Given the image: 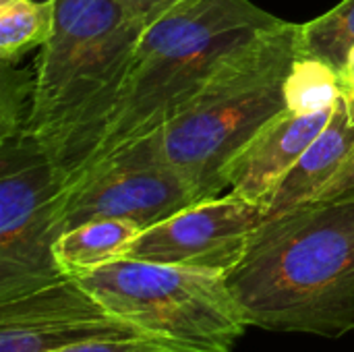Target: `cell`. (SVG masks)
<instances>
[{"mask_svg":"<svg viewBox=\"0 0 354 352\" xmlns=\"http://www.w3.org/2000/svg\"><path fill=\"white\" fill-rule=\"evenodd\" d=\"M197 201H203V195L168 166L116 164L58 193L54 228L60 237L83 222L116 218L145 230Z\"/></svg>","mask_w":354,"mask_h":352,"instance_id":"8","label":"cell"},{"mask_svg":"<svg viewBox=\"0 0 354 352\" xmlns=\"http://www.w3.org/2000/svg\"><path fill=\"white\" fill-rule=\"evenodd\" d=\"M280 23L251 0H191L149 23L97 149L60 191L170 122L232 50Z\"/></svg>","mask_w":354,"mask_h":352,"instance_id":"4","label":"cell"},{"mask_svg":"<svg viewBox=\"0 0 354 352\" xmlns=\"http://www.w3.org/2000/svg\"><path fill=\"white\" fill-rule=\"evenodd\" d=\"M124 2L135 15H139L145 21V25H149V23L158 21L160 17H164L168 10H172L185 2H191V0H124Z\"/></svg>","mask_w":354,"mask_h":352,"instance_id":"20","label":"cell"},{"mask_svg":"<svg viewBox=\"0 0 354 352\" xmlns=\"http://www.w3.org/2000/svg\"><path fill=\"white\" fill-rule=\"evenodd\" d=\"M4 2H10V0H0V4H4Z\"/></svg>","mask_w":354,"mask_h":352,"instance_id":"22","label":"cell"},{"mask_svg":"<svg viewBox=\"0 0 354 352\" xmlns=\"http://www.w3.org/2000/svg\"><path fill=\"white\" fill-rule=\"evenodd\" d=\"M334 110L319 114H295L284 110L272 118L230 162L226 170L230 193L263 205L311 141L326 129Z\"/></svg>","mask_w":354,"mask_h":352,"instance_id":"9","label":"cell"},{"mask_svg":"<svg viewBox=\"0 0 354 352\" xmlns=\"http://www.w3.org/2000/svg\"><path fill=\"white\" fill-rule=\"evenodd\" d=\"M226 282L253 328L322 338L354 332V199L268 220Z\"/></svg>","mask_w":354,"mask_h":352,"instance_id":"2","label":"cell"},{"mask_svg":"<svg viewBox=\"0 0 354 352\" xmlns=\"http://www.w3.org/2000/svg\"><path fill=\"white\" fill-rule=\"evenodd\" d=\"M56 21V0H10L0 4V58L17 62L25 52L44 46Z\"/></svg>","mask_w":354,"mask_h":352,"instance_id":"15","label":"cell"},{"mask_svg":"<svg viewBox=\"0 0 354 352\" xmlns=\"http://www.w3.org/2000/svg\"><path fill=\"white\" fill-rule=\"evenodd\" d=\"M145 27L124 0H56L23 131L50 158L60 189L97 149Z\"/></svg>","mask_w":354,"mask_h":352,"instance_id":"1","label":"cell"},{"mask_svg":"<svg viewBox=\"0 0 354 352\" xmlns=\"http://www.w3.org/2000/svg\"><path fill=\"white\" fill-rule=\"evenodd\" d=\"M71 278L110 315L178 352H232L249 328L220 272L120 257Z\"/></svg>","mask_w":354,"mask_h":352,"instance_id":"5","label":"cell"},{"mask_svg":"<svg viewBox=\"0 0 354 352\" xmlns=\"http://www.w3.org/2000/svg\"><path fill=\"white\" fill-rule=\"evenodd\" d=\"M75 278L66 276L35 293L0 303V330L23 332L56 326L114 322Z\"/></svg>","mask_w":354,"mask_h":352,"instance_id":"11","label":"cell"},{"mask_svg":"<svg viewBox=\"0 0 354 352\" xmlns=\"http://www.w3.org/2000/svg\"><path fill=\"white\" fill-rule=\"evenodd\" d=\"M338 199H354V154L342 166V170L317 193L313 201L326 203V201H338Z\"/></svg>","mask_w":354,"mask_h":352,"instance_id":"19","label":"cell"},{"mask_svg":"<svg viewBox=\"0 0 354 352\" xmlns=\"http://www.w3.org/2000/svg\"><path fill=\"white\" fill-rule=\"evenodd\" d=\"M268 220L261 203L218 195L141 230L120 257L228 274Z\"/></svg>","mask_w":354,"mask_h":352,"instance_id":"7","label":"cell"},{"mask_svg":"<svg viewBox=\"0 0 354 352\" xmlns=\"http://www.w3.org/2000/svg\"><path fill=\"white\" fill-rule=\"evenodd\" d=\"M353 154L354 122L342 100L326 129L311 141L299 162L263 203L268 218L272 220L311 203L317 193L342 170Z\"/></svg>","mask_w":354,"mask_h":352,"instance_id":"10","label":"cell"},{"mask_svg":"<svg viewBox=\"0 0 354 352\" xmlns=\"http://www.w3.org/2000/svg\"><path fill=\"white\" fill-rule=\"evenodd\" d=\"M141 232L129 220L100 218L62 232L54 243V257L66 276H79L120 259L127 245Z\"/></svg>","mask_w":354,"mask_h":352,"instance_id":"12","label":"cell"},{"mask_svg":"<svg viewBox=\"0 0 354 352\" xmlns=\"http://www.w3.org/2000/svg\"><path fill=\"white\" fill-rule=\"evenodd\" d=\"M299 58H315L342 73L354 48V0H342L317 19L299 25Z\"/></svg>","mask_w":354,"mask_h":352,"instance_id":"13","label":"cell"},{"mask_svg":"<svg viewBox=\"0 0 354 352\" xmlns=\"http://www.w3.org/2000/svg\"><path fill=\"white\" fill-rule=\"evenodd\" d=\"M297 35L299 25L282 21L232 50L170 122L108 158L73 187L108 166L162 164L185 176L203 199L218 197L228 187L230 162L286 110L284 81L299 58Z\"/></svg>","mask_w":354,"mask_h":352,"instance_id":"3","label":"cell"},{"mask_svg":"<svg viewBox=\"0 0 354 352\" xmlns=\"http://www.w3.org/2000/svg\"><path fill=\"white\" fill-rule=\"evenodd\" d=\"M139 336L145 334L120 319L104 322V324H77V326H56V328H41V330H23V332L0 330V352H58L95 340L139 338Z\"/></svg>","mask_w":354,"mask_h":352,"instance_id":"14","label":"cell"},{"mask_svg":"<svg viewBox=\"0 0 354 352\" xmlns=\"http://www.w3.org/2000/svg\"><path fill=\"white\" fill-rule=\"evenodd\" d=\"M286 110L295 114H319L342 102L340 73L315 58H297L284 81Z\"/></svg>","mask_w":354,"mask_h":352,"instance_id":"16","label":"cell"},{"mask_svg":"<svg viewBox=\"0 0 354 352\" xmlns=\"http://www.w3.org/2000/svg\"><path fill=\"white\" fill-rule=\"evenodd\" d=\"M58 352H178L176 349L164 344L158 338H114V340H95V342H85L77 344L71 349Z\"/></svg>","mask_w":354,"mask_h":352,"instance_id":"18","label":"cell"},{"mask_svg":"<svg viewBox=\"0 0 354 352\" xmlns=\"http://www.w3.org/2000/svg\"><path fill=\"white\" fill-rule=\"evenodd\" d=\"M340 81H342V100L354 122V48L346 60V66L340 73Z\"/></svg>","mask_w":354,"mask_h":352,"instance_id":"21","label":"cell"},{"mask_svg":"<svg viewBox=\"0 0 354 352\" xmlns=\"http://www.w3.org/2000/svg\"><path fill=\"white\" fill-rule=\"evenodd\" d=\"M2 98H0V139L12 137L23 131L31 91L33 75L27 71L10 68V62H2Z\"/></svg>","mask_w":354,"mask_h":352,"instance_id":"17","label":"cell"},{"mask_svg":"<svg viewBox=\"0 0 354 352\" xmlns=\"http://www.w3.org/2000/svg\"><path fill=\"white\" fill-rule=\"evenodd\" d=\"M58 191L56 170L31 135L0 139V303L66 278L54 257Z\"/></svg>","mask_w":354,"mask_h":352,"instance_id":"6","label":"cell"}]
</instances>
